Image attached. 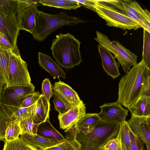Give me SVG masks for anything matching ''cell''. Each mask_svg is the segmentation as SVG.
Segmentation results:
<instances>
[{
  "mask_svg": "<svg viewBox=\"0 0 150 150\" xmlns=\"http://www.w3.org/2000/svg\"><path fill=\"white\" fill-rule=\"evenodd\" d=\"M150 69L142 59L120 79L117 101L127 108L142 96L150 95Z\"/></svg>",
  "mask_w": 150,
  "mask_h": 150,
  "instance_id": "6da1fadb",
  "label": "cell"
},
{
  "mask_svg": "<svg viewBox=\"0 0 150 150\" xmlns=\"http://www.w3.org/2000/svg\"><path fill=\"white\" fill-rule=\"evenodd\" d=\"M81 42L69 33H59L52 41L50 49L58 64L65 69L72 68L82 62L79 50Z\"/></svg>",
  "mask_w": 150,
  "mask_h": 150,
  "instance_id": "7a4b0ae2",
  "label": "cell"
},
{
  "mask_svg": "<svg viewBox=\"0 0 150 150\" xmlns=\"http://www.w3.org/2000/svg\"><path fill=\"white\" fill-rule=\"evenodd\" d=\"M86 22L79 17L69 16L63 12L52 14L38 10L33 36L35 40L41 42L64 25L72 26Z\"/></svg>",
  "mask_w": 150,
  "mask_h": 150,
  "instance_id": "3957f363",
  "label": "cell"
},
{
  "mask_svg": "<svg viewBox=\"0 0 150 150\" xmlns=\"http://www.w3.org/2000/svg\"><path fill=\"white\" fill-rule=\"evenodd\" d=\"M120 124L100 120L95 128L86 135L79 133L76 138L82 146L81 150H98L111 139L119 132Z\"/></svg>",
  "mask_w": 150,
  "mask_h": 150,
  "instance_id": "277c9868",
  "label": "cell"
},
{
  "mask_svg": "<svg viewBox=\"0 0 150 150\" xmlns=\"http://www.w3.org/2000/svg\"><path fill=\"white\" fill-rule=\"evenodd\" d=\"M18 6V0H0V32L15 46L20 30Z\"/></svg>",
  "mask_w": 150,
  "mask_h": 150,
  "instance_id": "5b68a950",
  "label": "cell"
},
{
  "mask_svg": "<svg viewBox=\"0 0 150 150\" xmlns=\"http://www.w3.org/2000/svg\"><path fill=\"white\" fill-rule=\"evenodd\" d=\"M96 35L94 40L114 55V57L120 62L124 72L127 73L132 66L137 64V56L117 41H111L107 36L98 31Z\"/></svg>",
  "mask_w": 150,
  "mask_h": 150,
  "instance_id": "8992f818",
  "label": "cell"
},
{
  "mask_svg": "<svg viewBox=\"0 0 150 150\" xmlns=\"http://www.w3.org/2000/svg\"><path fill=\"white\" fill-rule=\"evenodd\" d=\"M27 64L22 59L18 48L10 51L9 82L7 87L24 85L31 83Z\"/></svg>",
  "mask_w": 150,
  "mask_h": 150,
  "instance_id": "52a82bcc",
  "label": "cell"
},
{
  "mask_svg": "<svg viewBox=\"0 0 150 150\" xmlns=\"http://www.w3.org/2000/svg\"><path fill=\"white\" fill-rule=\"evenodd\" d=\"M95 12L104 20L106 25L109 27L120 28L124 30H136L142 28L128 16L117 11L111 10L95 3Z\"/></svg>",
  "mask_w": 150,
  "mask_h": 150,
  "instance_id": "ba28073f",
  "label": "cell"
},
{
  "mask_svg": "<svg viewBox=\"0 0 150 150\" xmlns=\"http://www.w3.org/2000/svg\"><path fill=\"white\" fill-rule=\"evenodd\" d=\"M38 1L18 0L17 17L19 30L32 34L35 27Z\"/></svg>",
  "mask_w": 150,
  "mask_h": 150,
  "instance_id": "9c48e42d",
  "label": "cell"
},
{
  "mask_svg": "<svg viewBox=\"0 0 150 150\" xmlns=\"http://www.w3.org/2000/svg\"><path fill=\"white\" fill-rule=\"evenodd\" d=\"M35 87L32 83L24 85L3 87L0 96L1 103L17 108L20 107L26 97L34 92Z\"/></svg>",
  "mask_w": 150,
  "mask_h": 150,
  "instance_id": "30bf717a",
  "label": "cell"
},
{
  "mask_svg": "<svg viewBox=\"0 0 150 150\" xmlns=\"http://www.w3.org/2000/svg\"><path fill=\"white\" fill-rule=\"evenodd\" d=\"M127 122L132 132L145 144L147 150H150V115H132Z\"/></svg>",
  "mask_w": 150,
  "mask_h": 150,
  "instance_id": "8fae6325",
  "label": "cell"
},
{
  "mask_svg": "<svg viewBox=\"0 0 150 150\" xmlns=\"http://www.w3.org/2000/svg\"><path fill=\"white\" fill-rule=\"evenodd\" d=\"M100 107L101 112L97 113L100 120L120 124L125 121L128 110L123 108L117 101L115 102L103 104Z\"/></svg>",
  "mask_w": 150,
  "mask_h": 150,
  "instance_id": "7c38bea8",
  "label": "cell"
},
{
  "mask_svg": "<svg viewBox=\"0 0 150 150\" xmlns=\"http://www.w3.org/2000/svg\"><path fill=\"white\" fill-rule=\"evenodd\" d=\"M86 107L82 100L79 104L72 107L66 112L58 115L60 128L67 132L76 125L80 119L86 114Z\"/></svg>",
  "mask_w": 150,
  "mask_h": 150,
  "instance_id": "4fadbf2b",
  "label": "cell"
},
{
  "mask_svg": "<svg viewBox=\"0 0 150 150\" xmlns=\"http://www.w3.org/2000/svg\"><path fill=\"white\" fill-rule=\"evenodd\" d=\"M21 139L34 150H45L63 142V140L50 139L38 134L22 133Z\"/></svg>",
  "mask_w": 150,
  "mask_h": 150,
  "instance_id": "5bb4252c",
  "label": "cell"
},
{
  "mask_svg": "<svg viewBox=\"0 0 150 150\" xmlns=\"http://www.w3.org/2000/svg\"><path fill=\"white\" fill-rule=\"evenodd\" d=\"M54 92L64 102L71 106L78 105L80 100L77 92L67 84L61 81L52 86Z\"/></svg>",
  "mask_w": 150,
  "mask_h": 150,
  "instance_id": "9a60e30c",
  "label": "cell"
},
{
  "mask_svg": "<svg viewBox=\"0 0 150 150\" xmlns=\"http://www.w3.org/2000/svg\"><path fill=\"white\" fill-rule=\"evenodd\" d=\"M98 47L103 69L108 75L115 79L120 75V63L116 61L115 57L106 48L100 44Z\"/></svg>",
  "mask_w": 150,
  "mask_h": 150,
  "instance_id": "2e32d148",
  "label": "cell"
},
{
  "mask_svg": "<svg viewBox=\"0 0 150 150\" xmlns=\"http://www.w3.org/2000/svg\"><path fill=\"white\" fill-rule=\"evenodd\" d=\"M39 65L54 78L65 79L66 73L48 54L38 52Z\"/></svg>",
  "mask_w": 150,
  "mask_h": 150,
  "instance_id": "e0dca14e",
  "label": "cell"
},
{
  "mask_svg": "<svg viewBox=\"0 0 150 150\" xmlns=\"http://www.w3.org/2000/svg\"><path fill=\"white\" fill-rule=\"evenodd\" d=\"M66 132L67 133L63 142L45 150H81V144L76 138L79 133L76 125Z\"/></svg>",
  "mask_w": 150,
  "mask_h": 150,
  "instance_id": "ac0fdd59",
  "label": "cell"
},
{
  "mask_svg": "<svg viewBox=\"0 0 150 150\" xmlns=\"http://www.w3.org/2000/svg\"><path fill=\"white\" fill-rule=\"evenodd\" d=\"M127 11L135 15L144 23L146 30L150 33V13L146 9H143L138 3L134 1H121Z\"/></svg>",
  "mask_w": 150,
  "mask_h": 150,
  "instance_id": "d6986e66",
  "label": "cell"
},
{
  "mask_svg": "<svg viewBox=\"0 0 150 150\" xmlns=\"http://www.w3.org/2000/svg\"><path fill=\"white\" fill-rule=\"evenodd\" d=\"M50 108V103L41 95L32 110L34 123L38 125L49 119Z\"/></svg>",
  "mask_w": 150,
  "mask_h": 150,
  "instance_id": "ffe728a7",
  "label": "cell"
},
{
  "mask_svg": "<svg viewBox=\"0 0 150 150\" xmlns=\"http://www.w3.org/2000/svg\"><path fill=\"white\" fill-rule=\"evenodd\" d=\"M18 109L4 105L0 102V141L5 142L6 130L13 120V113Z\"/></svg>",
  "mask_w": 150,
  "mask_h": 150,
  "instance_id": "44dd1931",
  "label": "cell"
},
{
  "mask_svg": "<svg viewBox=\"0 0 150 150\" xmlns=\"http://www.w3.org/2000/svg\"><path fill=\"white\" fill-rule=\"evenodd\" d=\"M127 108L132 115L135 116L150 115V95L142 96L135 103Z\"/></svg>",
  "mask_w": 150,
  "mask_h": 150,
  "instance_id": "7402d4cb",
  "label": "cell"
},
{
  "mask_svg": "<svg viewBox=\"0 0 150 150\" xmlns=\"http://www.w3.org/2000/svg\"><path fill=\"white\" fill-rule=\"evenodd\" d=\"M100 120L97 113H86L76 124L79 132L85 135L88 134L93 130Z\"/></svg>",
  "mask_w": 150,
  "mask_h": 150,
  "instance_id": "603a6c76",
  "label": "cell"
},
{
  "mask_svg": "<svg viewBox=\"0 0 150 150\" xmlns=\"http://www.w3.org/2000/svg\"><path fill=\"white\" fill-rule=\"evenodd\" d=\"M37 134L50 139L59 140L65 139V137L52 125L49 119L38 125Z\"/></svg>",
  "mask_w": 150,
  "mask_h": 150,
  "instance_id": "cb8c5ba5",
  "label": "cell"
},
{
  "mask_svg": "<svg viewBox=\"0 0 150 150\" xmlns=\"http://www.w3.org/2000/svg\"><path fill=\"white\" fill-rule=\"evenodd\" d=\"M10 51L0 47V75L4 80L5 85L9 82V64Z\"/></svg>",
  "mask_w": 150,
  "mask_h": 150,
  "instance_id": "d4e9b609",
  "label": "cell"
},
{
  "mask_svg": "<svg viewBox=\"0 0 150 150\" xmlns=\"http://www.w3.org/2000/svg\"><path fill=\"white\" fill-rule=\"evenodd\" d=\"M38 3L45 6L67 10L76 9L81 6L76 0H40Z\"/></svg>",
  "mask_w": 150,
  "mask_h": 150,
  "instance_id": "484cf974",
  "label": "cell"
},
{
  "mask_svg": "<svg viewBox=\"0 0 150 150\" xmlns=\"http://www.w3.org/2000/svg\"><path fill=\"white\" fill-rule=\"evenodd\" d=\"M32 110L24 120L19 122L22 133H25L32 135L37 134L38 125L35 124L33 122Z\"/></svg>",
  "mask_w": 150,
  "mask_h": 150,
  "instance_id": "4316f807",
  "label": "cell"
},
{
  "mask_svg": "<svg viewBox=\"0 0 150 150\" xmlns=\"http://www.w3.org/2000/svg\"><path fill=\"white\" fill-rule=\"evenodd\" d=\"M3 150H34L19 137L10 141L5 140Z\"/></svg>",
  "mask_w": 150,
  "mask_h": 150,
  "instance_id": "83f0119b",
  "label": "cell"
},
{
  "mask_svg": "<svg viewBox=\"0 0 150 150\" xmlns=\"http://www.w3.org/2000/svg\"><path fill=\"white\" fill-rule=\"evenodd\" d=\"M21 134L19 123L13 120L6 130L5 140L8 141L13 140L18 138Z\"/></svg>",
  "mask_w": 150,
  "mask_h": 150,
  "instance_id": "f1b7e54d",
  "label": "cell"
},
{
  "mask_svg": "<svg viewBox=\"0 0 150 150\" xmlns=\"http://www.w3.org/2000/svg\"><path fill=\"white\" fill-rule=\"evenodd\" d=\"M121 129V140L122 150H132L129 135V127L128 122L125 121L120 125Z\"/></svg>",
  "mask_w": 150,
  "mask_h": 150,
  "instance_id": "f546056e",
  "label": "cell"
},
{
  "mask_svg": "<svg viewBox=\"0 0 150 150\" xmlns=\"http://www.w3.org/2000/svg\"><path fill=\"white\" fill-rule=\"evenodd\" d=\"M94 3L97 4L108 8L116 11L125 15L124 7L121 1L117 0H91Z\"/></svg>",
  "mask_w": 150,
  "mask_h": 150,
  "instance_id": "4dcf8cb0",
  "label": "cell"
},
{
  "mask_svg": "<svg viewBox=\"0 0 150 150\" xmlns=\"http://www.w3.org/2000/svg\"><path fill=\"white\" fill-rule=\"evenodd\" d=\"M143 37L142 59L148 68L150 69V33L144 29Z\"/></svg>",
  "mask_w": 150,
  "mask_h": 150,
  "instance_id": "1f68e13d",
  "label": "cell"
},
{
  "mask_svg": "<svg viewBox=\"0 0 150 150\" xmlns=\"http://www.w3.org/2000/svg\"><path fill=\"white\" fill-rule=\"evenodd\" d=\"M35 104L30 107L20 108L18 109L12 114L13 120L18 123L23 121L31 112Z\"/></svg>",
  "mask_w": 150,
  "mask_h": 150,
  "instance_id": "d6a6232c",
  "label": "cell"
},
{
  "mask_svg": "<svg viewBox=\"0 0 150 150\" xmlns=\"http://www.w3.org/2000/svg\"><path fill=\"white\" fill-rule=\"evenodd\" d=\"M121 127L116 137L110 140L105 145L101 148L103 150H122L121 140Z\"/></svg>",
  "mask_w": 150,
  "mask_h": 150,
  "instance_id": "836d02e7",
  "label": "cell"
},
{
  "mask_svg": "<svg viewBox=\"0 0 150 150\" xmlns=\"http://www.w3.org/2000/svg\"><path fill=\"white\" fill-rule=\"evenodd\" d=\"M53 103L55 109L58 112L59 114H62L66 112L72 107L64 102L54 92H53Z\"/></svg>",
  "mask_w": 150,
  "mask_h": 150,
  "instance_id": "e575fe53",
  "label": "cell"
},
{
  "mask_svg": "<svg viewBox=\"0 0 150 150\" xmlns=\"http://www.w3.org/2000/svg\"><path fill=\"white\" fill-rule=\"evenodd\" d=\"M52 85L48 78H46L43 81L42 84V95L44 96L47 101L50 103V100L53 96Z\"/></svg>",
  "mask_w": 150,
  "mask_h": 150,
  "instance_id": "d590c367",
  "label": "cell"
},
{
  "mask_svg": "<svg viewBox=\"0 0 150 150\" xmlns=\"http://www.w3.org/2000/svg\"><path fill=\"white\" fill-rule=\"evenodd\" d=\"M129 133L132 150H144V143L132 132L130 128Z\"/></svg>",
  "mask_w": 150,
  "mask_h": 150,
  "instance_id": "8d00e7d4",
  "label": "cell"
},
{
  "mask_svg": "<svg viewBox=\"0 0 150 150\" xmlns=\"http://www.w3.org/2000/svg\"><path fill=\"white\" fill-rule=\"evenodd\" d=\"M41 95L38 91L34 92L29 94L25 98L20 108L27 107L34 105L39 99Z\"/></svg>",
  "mask_w": 150,
  "mask_h": 150,
  "instance_id": "74e56055",
  "label": "cell"
},
{
  "mask_svg": "<svg viewBox=\"0 0 150 150\" xmlns=\"http://www.w3.org/2000/svg\"><path fill=\"white\" fill-rule=\"evenodd\" d=\"M0 47L7 49L10 51L18 48L14 45L8 40L6 36L0 32Z\"/></svg>",
  "mask_w": 150,
  "mask_h": 150,
  "instance_id": "f35d334b",
  "label": "cell"
},
{
  "mask_svg": "<svg viewBox=\"0 0 150 150\" xmlns=\"http://www.w3.org/2000/svg\"><path fill=\"white\" fill-rule=\"evenodd\" d=\"M76 1L86 8L95 11L96 9L94 6L95 3L91 0H76Z\"/></svg>",
  "mask_w": 150,
  "mask_h": 150,
  "instance_id": "ab89813d",
  "label": "cell"
},
{
  "mask_svg": "<svg viewBox=\"0 0 150 150\" xmlns=\"http://www.w3.org/2000/svg\"><path fill=\"white\" fill-rule=\"evenodd\" d=\"M125 15L139 25L142 28L146 30V27L144 23L138 17L129 12L125 10Z\"/></svg>",
  "mask_w": 150,
  "mask_h": 150,
  "instance_id": "60d3db41",
  "label": "cell"
},
{
  "mask_svg": "<svg viewBox=\"0 0 150 150\" xmlns=\"http://www.w3.org/2000/svg\"><path fill=\"white\" fill-rule=\"evenodd\" d=\"M5 85V83L4 80L0 75V96L3 88Z\"/></svg>",
  "mask_w": 150,
  "mask_h": 150,
  "instance_id": "b9f144b4",
  "label": "cell"
},
{
  "mask_svg": "<svg viewBox=\"0 0 150 150\" xmlns=\"http://www.w3.org/2000/svg\"><path fill=\"white\" fill-rule=\"evenodd\" d=\"M98 150H103L102 148L101 147Z\"/></svg>",
  "mask_w": 150,
  "mask_h": 150,
  "instance_id": "7bdbcfd3",
  "label": "cell"
}]
</instances>
